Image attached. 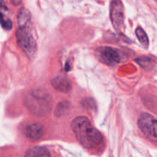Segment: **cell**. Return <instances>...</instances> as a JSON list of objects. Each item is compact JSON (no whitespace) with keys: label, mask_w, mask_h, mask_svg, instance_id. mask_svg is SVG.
Returning a JSON list of instances; mask_svg holds the SVG:
<instances>
[{"label":"cell","mask_w":157,"mask_h":157,"mask_svg":"<svg viewBox=\"0 0 157 157\" xmlns=\"http://www.w3.org/2000/svg\"><path fill=\"white\" fill-rule=\"evenodd\" d=\"M71 126L78 140L85 148H94L102 141V134L92 127L89 119L85 117L75 118Z\"/></svg>","instance_id":"6da1fadb"},{"label":"cell","mask_w":157,"mask_h":157,"mask_svg":"<svg viewBox=\"0 0 157 157\" xmlns=\"http://www.w3.org/2000/svg\"><path fill=\"white\" fill-rule=\"evenodd\" d=\"M17 43L29 59H33L37 52V43L29 28L18 27L16 31Z\"/></svg>","instance_id":"7a4b0ae2"},{"label":"cell","mask_w":157,"mask_h":157,"mask_svg":"<svg viewBox=\"0 0 157 157\" xmlns=\"http://www.w3.org/2000/svg\"><path fill=\"white\" fill-rule=\"evenodd\" d=\"M138 127L148 139L157 141V119L152 115L142 113L138 120Z\"/></svg>","instance_id":"3957f363"},{"label":"cell","mask_w":157,"mask_h":157,"mask_svg":"<svg viewBox=\"0 0 157 157\" xmlns=\"http://www.w3.org/2000/svg\"><path fill=\"white\" fill-rule=\"evenodd\" d=\"M29 107L33 109L35 113H47L50 110L51 100L48 94H44L43 91L36 90L32 93L29 97Z\"/></svg>","instance_id":"277c9868"},{"label":"cell","mask_w":157,"mask_h":157,"mask_svg":"<svg viewBox=\"0 0 157 157\" xmlns=\"http://www.w3.org/2000/svg\"><path fill=\"white\" fill-rule=\"evenodd\" d=\"M96 55L101 62L113 66L122 61V56L117 49L111 47H101L96 51Z\"/></svg>","instance_id":"5b68a950"},{"label":"cell","mask_w":157,"mask_h":157,"mask_svg":"<svg viewBox=\"0 0 157 157\" xmlns=\"http://www.w3.org/2000/svg\"><path fill=\"white\" fill-rule=\"evenodd\" d=\"M110 19L117 31H121L124 27V9L121 0H113L110 4Z\"/></svg>","instance_id":"8992f818"},{"label":"cell","mask_w":157,"mask_h":157,"mask_svg":"<svg viewBox=\"0 0 157 157\" xmlns=\"http://www.w3.org/2000/svg\"><path fill=\"white\" fill-rule=\"evenodd\" d=\"M52 85L58 91L67 93L71 89V83L70 80L64 75H58L52 81Z\"/></svg>","instance_id":"52a82bcc"},{"label":"cell","mask_w":157,"mask_h":157,"mask_svg":"<svg viewBox=\"0 0 157 157\" xmlns=\"http://www.w3.org/2000/svg\"><path fill=\"white\" fill-rule=\"evenodd\" d=\"M25 134L31 140H39L43 135V126L39 123L31 124L25 128Z\"/></svg>","instance_id":"ba28073f"},{"label":"cell","mask_w":157,"mask_h":157,"mask_svg":"<svg viewBox=\"0 0 157 157\" xmlns=\"http://www.w3.org/2000/svg\"><path fill=\"white\" fill-rule=\"evenodd\" d=\"M17 21L18 27L29 28L31 22V14L25 8H21L17 14Z\"/></svg>","instance_id":"9c48e42d"},{"label":"cell","mask_w":157,"mask_h":157,"mask_svg":"<svg viewBox=\"0 0 157 157\" xmlns=\"http://www.w3.org/2000/svg\"><path fill=\"white\" fill-rule=\"evenodd\" d=\"M26 156H51V153L46 148L42 147H35L28 150Z\"/></svg>","instance_id":"30bf717a"},{"label":"cell","mask_w":157,"mask_h":157,"mask_svg":"<svg viewBox=\"0 0 157 157\" xmlns=\"http://www.w3.org/2000/svg\"><path fill=\"white\" fill-rule=\"evenodd\" d=\"M136 35L137 37L138 40L140 41V42L141 43L144 47L148 48L149 46V39L147 35L146 34L145 31L142 29V28H137L136 29Z\"/></svg>","instance_id":"8fae6325"},{"label":"cell","mask_w":157,"mask_h":157,"mask_svg":"<svg viewBox=\"0 0 157 157\" xmlns=\"http://www.w3.org/2000/svg\"><path fill=\"white\" fill-rule=\"evenodd\" d=\"M69 109V104L67 101H63V102L59 103L55 109V116L61 117L64 115V113L67 111Z\"/></svg>","instance_id":"7c38bea8"},{"label":"cell","mask_w":157,"mask_h":157,"mask_svg":"<svg viewBox=\"0 0 157 157\" xmlns=\"http://www.w3.org/2000/svg\"><path fill=\"white\" fill-rule=\"evenodd\" d=\"M0 24L6 30H10L12 28V21L9 18L5 16L3 12H0Z\"/></svg>","instance_id":"4fadbf2b"},{"label":"cell","mask_w":157,"mask_h":157,"mask_svg":"<svg viewBox=\"0 0 157 157\" xmlns=\"http://www.w3.org/2000/svg\"><path fill=\"white\" fill-rule=\"evenodd\" d=\"M136 61L137 63H139L142 67H147V66H150L151 64L152 59L148 58V57H141V58H136Z\"/></svg>","instance_id":"5bb4252c"},{"label":"cell","mask_w":157,"mask_h":157,"mask_svg":"<svg viewBox=\"0 0 157 157\" xmlns=\"http://www.w3.org/2000/svg\"><path fill=\"white\" fill-rule=\"evenodd\" d=\"M8 11L7 7L6 6V5L3 3V2L2 0H0V12H6Z\"/></svg>","instance_id":"9a60e30c"},{"label":"cell","mask_w":157,"mask_h":157,"mask_svg":"<svg viewBox=\"0 0 157 157\" xmlns=\"http://www.w3.org/2000/svg\"><path fill=\"white\" fill-rule=\"evenodd\" d=\"M21 1H22V0H10L11 3H12V5H14V6H18V5L21 4Z\"/></svg>","instance_id":"2e32d148"}]
</instances>
